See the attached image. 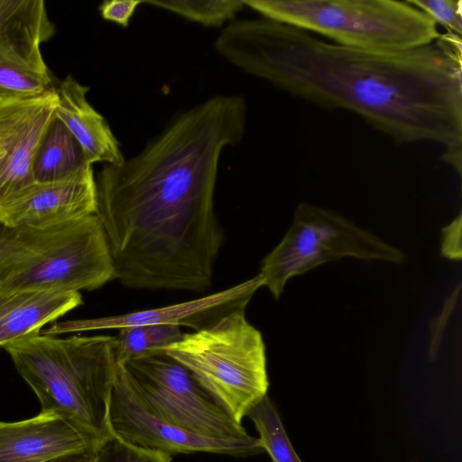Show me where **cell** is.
Masks as SVG:
<instances>
[{"instance_id": "6da1fadb", "label": "cell", "mask_w": 462, "mask_h": 462, "mask_svg": "<svg viewBox=\"0 0 462 462\" xmlns=\"http://www.w3.org/2000/svg\"><path fill=\"white\" fill-rule=\"evenodd\" d=\"M245 125L244 97L217 95L176 116L137 154L104 165L96 215L115 279L139 290L211 285L223 243L214 208L218 163Z\"/></svg>"}, {"instance_id": "7a4b0ae2", "label": "cell", "mask_w": 462, "mask_h": 462, "mask_svg": "<svg viewBox=\"0 0 462 462\" xmlns=\"http://www.w3.org/2000/svg\"><path fill=\"white\" fill-rule=\"evenodd\" d=\"M213 46L244 72L322 108L351 112L396 143L462 151L461 36L372 51L261 17L231 22Z\"/></svg>"}, {"instance_id": "3957f363", "label": "cell", "mask_w": 462, "mask_h": 462, "mask_svg": "<svg viewBox=\"0 0 462 462\" xmlns=\"http://www.w3.org/2000/svg\"><path fill=\"white\" fill-rule=\"evenodd\" d=\"M4 348L42 411L66 422L90 452L113 435L108 410L117 368L116 337H59L37 331Z\"/></svg>"}, {"instance_id": "277c9868", "label": "cell", "mask_w": 462, "mask_h": 462, "mask_svg": "<svg viewBox=\"0 0 462 462\" xmlns=\"http://www.w3.org/2000/svg\"><path fill=\"white\" fill-rule=\"evenodd\" d=\"M114 279L109 245L96 214L51 226L0 230V294L79 292Z\"/></svg>"}, {"instance_id": "5b68a950", "label": "cell", "mask_w": 462, "mask_h": 462, "mask_svg": "<svg viewBox=\"0 0 462 462\" xmlns=\"http://www.w3.org/2000/svg\"><path fill=\"white\" fill-rule=\"evenodd\" d=\"M263 18L353 49L394 52L434 42L440 32L426 14L397 0H243Z\"/></svg>"}, {"instance_id": "8992f818", "label": "cell", "mask_w": 462, "mask_h": 462, "mask_svg": "<svg viewBox=\"0 0 462 462\" xmlns=\"http://www.w3.org/2000/svg\"><path fill=\"white\" fill-rule=\"evenodd\" d=\"M162 352L188 369L239 423L267 395L265 345L238 308L211 325L185 333Z\"/></svg>"}, {"instance_id": "52a82bcc", "label": "cell", "mask_w": 462, "mask_h": 462, "mask_svg": "<svg viewBox=\"0 0 462 462\" xmlns=\"http://www.w3.org/2000/svg\"><path fill=\"white\" fill-rule=\"evenodd\" d=\"M343 257L393 263L405 260L399 248L339 213L301 202L282 241L261 262L257 275L278 300L293 276Z\"/></svg>"}, {"instance_id": "ba28073f", "label": "cell", "mask_w": 462, "mask_h": 462, "mask_svg": "<svg viewBox=\"0 0 462 462\" xmlns=\"http://www.w3.org/2000/svg\"><path fill=\"white\" fill-rule=\"evenodd\" d=\"M118 366L135 399L158 419L209 439L249 436L188 369L164 353Z\"/></svg>"}, {"instance_id": "9c48e42d", "label": "cell", "mask_w": 462, "mask_h": 462, "mask_svg": "<svg viewBox=\"0 0 462 462\" xmlns=\"http://www.w3.org/2000/svg\"><path fill=\"white\" fill-rule=\"evenodd\" d=\"M54 32L42 0H0V96L31 97L52 88L41 45Z\"/></svg>"}, {"instance_id": "30bf717a", "label": "cell", "mask_w": 462, "mask_h": 462, "mask_svg": "<svg viewBox=\"0 0 462 462\" xmlns=\"http://www.w3.org/2000/svg\"><path fill=\"white\" fill-rule=\"evenodd\" d=\"M111 432L122 440L147 449L175 453L208 452L247 457L264 452L258 438L209 439L186 431L146 411L130 391L117 365L109 401Z\"/></svg>"}, {"instance_id": "8fae6325", "label": "cell", "mask_w": 462, "mask_h": 462, "mask_svg": "<svg viewBox=\"0 0 462 462\" xmlns=\"http://www.w3.org/2000/svg\"><path fill=\"white\" fill-rule=\"evenodd\" d=\"M58 99L52 87L40 95L0 101V204L34 181V159L56 117Z\"/></svg>"}, {"instance_id": "7c38bea8", "label": "cell", "mask_w": 462, "mask_h": 462, "mask_svg": "<svg viewBox=\"0 0 462 462\" xmlns=\"http://www.w3.org/2000/svg\"><path fill=\"white\" fill-rule=\"evenodd\" d=\"M97 211V182L92 165L85 164L67 178L33 181L0 204L4 226H51Z\"/></svg>"}, {"instance_id": "4fadbf2b", "label": "cell", "mask_w": 462, "mask_h": 462, "mask_svg": "<svg viewBox=\"0 0 462 462\" xmlns=\"http://www.w3.org/2000/svg\"><path fill=\"white\" fill-rule=\"evenodd\" d=\"M260 287H262V282L256 275L228 289L196 300L115 316L57 322L42 333L55 336L153 324L185 326L192 328L193 331H198L238 308H246Z\"/></svg>"}, {"instance_id": "5bb4252c", "label": "cell", "mask_w": 462, "mask_h": 462, "mask_svg": "<svg viewBox=\"0 0 462 462\" xmlns=\"http://www.w3.org/2000/svg\"><path fill=\"white\" fill-rule=\"evenodd\" d=\"M86 450L79 434L55 414L41 411L19 421H0V462H45Z\"/></svg>"}, {"instance_id": "9a60e30c", "label": "cell", "mask_w": 462, "mask_h": 462, "mask_svg": "<svg viewBox=\"0 0 462 462\" xmlns=\"http://www.w3.org/2000/svg\"><path fill=\"white\" fill-rule=\"evenodd\" d=\"M56 118L79 145L87 163L118 164L125 160L106 119L89 104L88 87L68 75L60 82Z\"/></svg>"}, {"instance_id": "2e32d148", "label": "cell", "mask_w": 462, "mask_h": 462, "mask_svg": "<svg viewBox=\"0 0 462 462\" xmlns=\"http://www.w3.org/2000/svg\"><path fill=\"white\" fill-rule=\"evenodd\" d=\"M82 304L79 291L0 294V346H5Z\"/></svg>"}, {"instance_id": "e0dca14e", "label": "cell", "mask_w": 462, "mask_h": 462, "mask_svg": "<svg viewBox=\"0 0 462 462\" xmlns=\"http://www.w3.org/2000/svg\"><path fill=\"white\" fill-rule=\"evenodd\" d=\"M85 164L88 163L86 162L79 145L65 125L55 117L45 133L34 159V181L47 182L67 178Z\"/></svg>"}, {"instance_id": "ac0fdd59", "label": "cell", "mask_w": 462, "mask_h": 462, "mask_svg": "<svg viewBox=\"0 0 462 462\" xmlns=\"http://www.w3.org/2000/svg\"><path fill=\"white\" fill-rule=\"evenodd\" d=\"M246 416L254 422L261 445L272 462H302L291 445L277 409L267 395L255 403Z\"/></svg>"}, {"instance_id": "d6986e66", "label": "cell", "mask_w": 462, "mask_h": 462, "mask_svg": "<svg viewBox=\"0 0 462 462\" xmlns=\"http://www.w3.org/2000/svg\"><path fill=\"white\" fill-rule=\"evenodd\" d=\"M143 4L163 9L207 27H220L245 5L237 0H148Z\"/></svg>"}, {"instance_id": "ffe728a7", "label": "cell", "mask_w": 462, "mask_h": 462, "mask_svg": "<svg viewBox=\"0 0 462 462\" xmlns=\"http://www.w3.org/2000/svg\"><path fill=\"white\" fill-rule=\"evenodd\" d=\"M171 456L163 452L129 444L112 435L93 452L92 462H171Z\"/></svg>"}, {"instance_id": "44dd1931", "label": "cell", "mask_w": 462, "mask_h": 462, "mask_svg": "<svg viewBox=\"0 0 462 462\" xmlns=\"http://www.w3.org/2000/svg\"><path fill=\"white\" fill-rule=\"evenodd\" d=\"M118 330V334L115 336L117 365L160 353L146 326L127 327Z\"/></svg>"}, {"instance_id": "7402d4cb", "label": "cell", "mask_w": 462, "mask_h": 462, "mask_svg": "<svg viewBox=\"0 0 462 462\" xmlns=\"http://www.w3.org/2000/svg\"><path fill=\"white\" fill-rule=\"evenodd\" d=\"M435 24L458 36L462 34V2L460 0H407Z\"/></svg>"}, {"instance_id": "603a6c76", "label": "cell", "mask_w": 462, "mask_h": 462, "mask_svg": "<svg viewBox=\"0 0 462 462\" xmlns=\"http://www.w3.org/2000/svg\"><path fill=\"white\" fill-rule=\"evenodd\" d=\"M141 4H143V1L139 0L104 1L98 9L104 20L125 28L129 25L131 18Z\"/></svg>"}, {"instance_id": "cb8c5ba5", "label": "cell", "mask_w": 462, "mask_h": 462, "mask_svg": "<svg viewBox=\"0 0 462 462\" xmlns=\"http://www.w3.org/2000/svg\"><path fill=\"white\" fill-rule=\"evenodd\" d=\"M441 254L451 260L461 259V214L442 229Z\"/></svg>"}, {"instance_id": "d4e9b609", "label": "cell", "mask_w": 462, "mask_h": 462, "mask_svg": "<svg viewBox=\"0 0 462 462\" xmlns=\"http://www.w3.org/2000/svg\"><path fill=\"white\" fill-rule=\"evenodd\" d=\"M93 453L86 450L79 453H72L58 457L45 462H92Z\"/></svg>"}, {"instance_id": "484cf974", "label": "cell", "mask_w": 462, "mask_h": 462, "mask_svg": "<svg viewBox=\"0 0 462 462\" xmlns=\"http://www.w3.org/2000/svg\"><path fill=\"white\" fill-rule=\"evenodd\" d=\"M5 97H2V96H0V101H1L3 98H5Z\"/></svg>"}, {"instance_id": "4316f807", "label": "cell", "mask_w": 462, "mask_h": 462, "mask_svg": "<svg viewBox=\"0 0 462 462\" xmlns=\"http://www.w3.org/2000/svg\"><path fill=\"white\" fill-rule=\"evenodd\" d=\"M1 155H2V152H1V151H0V158H1Z\"/></svg>"}]
</instances>
